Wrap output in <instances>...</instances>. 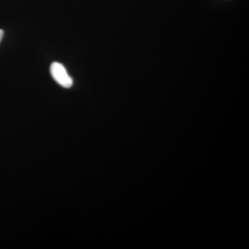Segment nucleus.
<instances>
[{
    "mask_svg": "<svg viewBox=\"0 0 249 249\" xmlns=\"http://www.w3.org/2000/svg\"><path fill=\"white\" fill-rule=\"evenodd\" d=\"M51 74L55 82L65 88H70L73 85V79L67 73L65 67L60 62H54L51 65Z\"/></svg>",
    "mask_w": 249,
    "mask_h": 249,
    "instance_id": "f257e3e1",
    "label": "nucleus"
},
{
    "mask_svg": "<svg viewBox=\"0 0 249 249\" xmlns=\"http://www.w3.org/2000/svg\"><path fill=\"white\" fill-rule=\"evenodd\" d=\"M3 36H4V31L0 29V42H1V39H2Z\"/></svg>",
    "mask_w": 249,
    "mask_h": 249,
    "instance_id": "f03ea898",
    "label": "nucleus"
}]
</instances>
